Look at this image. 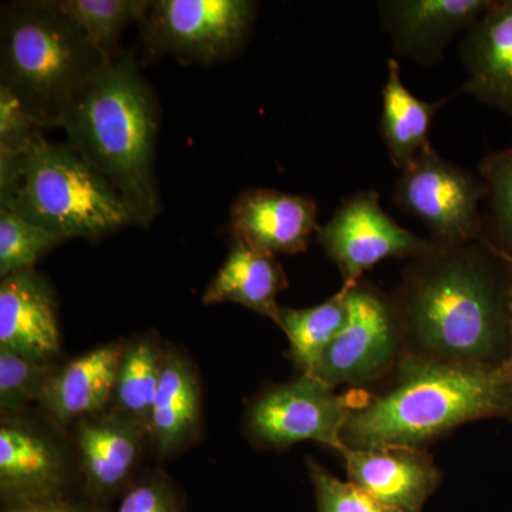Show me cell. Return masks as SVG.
Segmentation results:
<instances>
[{"label":"cell","mask_w":512,"mask_h":512,"mask_svg":"<svg viewBox=\"0 0 512 512\" xmlns=\"http://www.w3.org/2000/svg\"><path fill=\"white\" fill-rule=\"evenodd\" d=\"M512 261L488 241L410 259L390 293L404 353L470 367L510 359Z\"/></svg>","instance_id":"1"},{"label":"cell","mask_w":512,"mask_h":512,"mask_svg":"<svg viewBox=\"0 0 512 512\" xmlns=\"http://www.w3.org/2000/svg\"><path fill=\"white\" fill-rule=\"evenodd\" d=\"M491 417L512 420L505 366H458L403 355L392 384L349 413L342 440L350 450L423 448L463 424Z\"/></svg>","instance_id":"2"},{"label":"cell","mask_w":512,"mask_h":512,"mask_svg":"<svg viewBox=\"0 0 512 512\" xmlns=\"http://www.w3.org/2000/svg\"><path fill=\"white\" fill-rule=\"evenodd\" d=\"M59 127L67 144L113 185L134 224L150 225L160 212L158 106L133 57H111L70 101Z\"/></svg>","instance_id":"3"},{"label":"cell","mask_w":512,"mask_h":512,"mask_svg":"<svg viewBox=\"0 0 512 512\" xmlns=\"http://www.w3.org/2000/svg\"><path fill=\"white\" fill-rule=\"evenodd\" d=\"M0 204L69 241L134 224L113 185L69 144L37 134L23 153L0 154Z\"/></svg>","instance_id":"4"},{"label":"cell","mask_w":512,"mask_h":512,"mask_svg":"<svg viewBox=\"0 0 512 512\" xmlns=\"http://www.w3.org/2000/svg\"><path fill=\"white\" fill-rule=\"evenodd\" d=\"M109 62L76 25L45 0L3 8L0 87L37 127H59L84 84Z\"/></svg>","instance_id":"5"},{"label":"cell","mask_w":512,"mask_h":512,"mask_svg":"<svg viewBox=\"0 0 512 512\" xmlns=\"http://www.w3.org/2000/svg\"><path fill=\"white\" fill-rule=\"evenodd\" d=\"M365 390L339 394L312 375L271 384L252 397L244 414V430L259 450L285 451L313 441L339 453L349 413L367 399Z\"/></svg>","instance_id":"6"},{"label":"cell","mask_w":512,"mask_h":512,"mask_svg":"<svg viewBox=\"0 0 512 512\" xmlns=\"http://www.w3.org/2000/svg\"><path fill=\"white\" fill-rule=\"evenodd\" d=\"M488 188L481 177L448 163L433 147H427L396 181L393 204L419 218L439 247H457L487 241L481 201Z\"/></svg>","instance_id":"7"},{"label":"cell","mask_w":512,"mask_h":512,"mask_svg":"<svg viewBox=\"0 0 512 512\" xmlns=\"http://www.w3.org/2000/svg\"><path fill=\"white\" fill-rule=\"evenodd\" d=\"M258 8L252 0H156L141 22L144 40L151 55L225 62L247 43Z\"/></svg>","instance_id":"8"},{"label":"cell","mask_w":512,"mask_h":512,"mask_svg":"<svg viewBox=\"0 0 512 512\" xmlns=\"http://www.w3.org/2000/svg\"><path fill=\"white\" fill-rule=\"evenodd\" d=\"M349 316L312 376L332 387H363L393 375L404 353L392 298L360 279L349 286Z\"/></svg>","instance_id":"9"},{"label":"cell","mask_w":512,"mask_h":512,"mask_svg":"<svg viewBox=\"0 0 512 512\" xmlns=\"http://www.w3.org/2000/svg\"><path fill=\"white\" fill-rule=\"evenodd\" d=\"M63 430L29 413L2 417L0 495L3 504L49 500L69 495L74 468L72 441Z\"/></svg>","instance_id":"10"},{"label":"cell","mask_w":512,"mask_h":512,"mask_svg":"<svg viewBox=\"0 0 512 512\" xmlns=\"http://www.w3.org/2000/svg\"><path fill=\"white\" fill-rule=\"evenodd\" d=\"M318 241L338 265L343 285H355L365 272L386 259H413L436 248L400 227L383 210L376 191H360L345 198L333 217L319 225Z\"/></svg>","instance_id":"11"},{"label":"cell","mask_w":512,"mask_h":512,"mask_svg":"<svg viewBox=\"0 0 512 512\" xmlns=\"http://www.w3.org/2000/svg\"><path fill=\"white\" fill-rule=\"evenodd\" d=\"M72 427L82 498L106 512L107 505L136 480L146 448L151 447L150 434L136 421L109 410Z\"/></svg>","instance_id":"12"},{"label":"cell","mask_w":512,"mask_h":512,"mask_svg":"<svg viewBox=\"0 0 512 512\" xmlns=\"http://www.w3.org/2000/svg\"><path fill=\"white\" fill-rule=\"evenodd\" d=\"M493 0H383L377 2L382 29L394 55L421 66L444 60L447 46L487 12Z\"/></svg>","instance_id":"13"},{"label":"cell","mask_w":512,"mask_h":512,"mask_svg":"<svg viewBox=\"0 0 512 512\" xmlns=\"http://www.w3.org/2000/svg\"><path fill=\"white\" fill-rule=\"evenodd\" d=\"M348 481L397 512H423L443 474L423 448L386 447L339 451Z\"/></svg>","instance_id":"14"},{"label":"cell","mask_w":512,"mask_h":512,"mask_svg":"<svg viewBox=\"0 0 512 512\" xmlns=\"http://www.w3.org/2000/svg\"><path fill=\"white\" fill-rule=\"evenodd\" d=\"M231 228L232 237L266 255L301 254L318 234V205L302 195L252 188L232 204Z\"/></svg>","instance_id":"15"},{"label":"cell","mask_w":512,"mask_h":512,"mask_svg":"<svg viewBox=\"0 0 512 512\" xmlns=\"http://www.w3.org/2000/svg\"><path fill=\"white\" fill-rule=\"evenodd\" d=\"M0 349L40 362H59L62 335L55 293L36 269L0 282Z\"/></svg>","instance_id":"16"},{"label":"cell","mask_w":512,"mask_h":512,"mask_svg":"<svg viewBox=\"0 0 512 512\" xmlns=\"http://www.w3.org/2000/svg\"><path fill=\"white\" fill-rule=\"evenodd\" d=\"M126 339L94 348L59 363L50 376L39 406L42 416L60 429L109 410Z\"/></svg>","instance_id":"17"},{"label":"cell","mask_w":512,"mask_h":512,"mask_svg":"<svg viewBox=\"0 0 512 512\" xmlns=\"http://www.w3.org/2000/svg\"><path fill=\"white\" fill-rule=\"evenodd\" d=\"M460 92L512 116V0H493L460 43Z\"/></svg>","instance_id":"18"},{"label":"cell","mask_w":512,"mask_h":512,"mask_svg":"<svg viewBox=\"0 0 512 512\" xmlns=\"http://www.w3.org/2000/svg\"><path fill=\"white\" fill-rule=\"evenodd\" d=\"M201 431L200 375L183 350L168 345L163 375L151 412V448L160 460L173 458L197 443Z\"/></svg>","instance_id":"19"},{"label":"cell","mask_w":512,"mask_h":512,"mask_svg":"<svg viewBox=\"0 0 512 512\" xmlns=\"http://www.w3.org/2000/svg\"><path fill=\"white\" fill-rule=\"evenodd\" d=\"M288 285L284 268L275 256L232 237L227 259L205 289L202 303H238L276 323L281 312L276 299Z\"/></svg>","instance_id":"20"},{"label":"cell","mask_w":512,"mask_h":512,"mask_svg":"<svg viewBox=\"0 0 512 512\" xmlns=\"http://www.w3.org/2000/svg\"><path fill=\"white\" fill-rule=\"evenodd\" d=\"M424 101L414 96L402 80L397 60L387 59L386 82L382 89L380 133L394 167L403 171L430 147V131L437 113L450 101Z\"/></svg>","instance_id":"21"},{"label":"cell","mask_w":512,"mask_h":512,"mask_svg":"<svg viewBox=\"0 0 512 512\" xmlns=\"http://www.w3.org/2000/svg\"><path fill=\"white\" fill-rule=\"evenodd\" d=\"M167 349L168 343L161 340L156 330L134 336L124 343L117 370L109 412L136 421L148 434Z\"/></svg>","instance_id":"22"},{"label":"cell","mask_w":512,"mask_h":512,"mask_svg":"<svg viewBox=\"0 0 512 512\" xmlns=\"http://www.w3.org/2000/svg\"><path fill=\"white\" fill-rule=\"evenodd\" d=\"M348 291L342 285L328 301L312 308H281L279 326L288 338L289 355L301 375H312L349 316Z\"/></svg>","instance_id":"23"},{"label":"cell","mask_w":512,"mask_h":512,"mask_svg":"<svg viewBox=\"0 0 512 512\" xmlns=\"http://www.w3.org/2000/svg\"><path fill=\"white\" fill-rule=\"evenodd\" d=\"M49 8L72 20L92 45L106 57L116 56L121 32L130 23L143 22L146 0H45Z\"/></svg>","instance_id":"24"},{"label":"cell","mask_w":512,"mask_h":512,"mask_svg":"<svg viewBox=\"0 0 512 512\" xmlns=\"http://www.w3.org/2000/svg\"><path fill=\"white\" fill-rule=\"evenodd\" d=\"M60 362H40L0 349V413L2 417L28 413L39 403L50 376Z\"/></svg>","instance_id":"25"},{"label":"cell","mask_w":512,"mask_h":512,"mask_svg":"<svg viewBox=\"0 0 512 512\" xmlns=\"http://www.w3.org/2000/svg\"><path fill=\"white\" fill-rule=\"evenodd\" d=\"M478 171L487 185L491 208L485 237L512 261V146L485 157Z\"/></svg>","instance_id":"26"},{"label":"cell","mask_w":512,"mask_h":512,"mask_svg":"<svg viewBox=\"0 0 512 512\" xmlns=\"http://www.w3.org/2000/svg\"><path fill=\"white\" fill-rule=\"evenodd\" d=\"M64 239L15 212L0 208V276L35 269L36 262Z\"/></svg>","instance_id":"27"},{"label":"cell","mask_w":512,"mask_h":512,"mask_svg":"<svg viewBox=\"0 0 512 512\" xmlns=\"http://www.w3.org/2000/svg\"><path fill=\"white\" fill-rule=\"evenodd\" d=\"M306 467L315 490L316 512H397L377 503L350 481L333 476L315 458H306Z\"/></svg>","instance_id":"28"},{"label":"cell","mask_w":512,"mask_h":512,"mask_svg":"<svg viewBox=\"0 0 512 512\" xmlns=\"http://www.w3.org/2000/svg\"><path fill=\"white\" fill-rule=\"evenodd\" d=\"M184 501L173 481L160 471L136 478L116 512H183Z\"/></svg>","instance_id":"29"},{"label":"cell","mask_w":512,"mask_h":512,"mask_svg":"<svg viewBox=\"0 0 512 512\" xmlns=\"http://www.w3.org/2000/svg\"><path fill=\"white\" fill-rule=\"evenodd\" d=\"M37 126L26 116L16 97L0 87V154L23 153L35 141Z\"/></svg>","instance_id":"30"},{"label":"cell","mask_w":512,"mask_h":512,"mask_svg":"<svg viewBox=\"0 0 512 512\" xmlns=\"http://www.w3.org/2000/svg\"><path fill=\"white\" fill-rule=\"evenodd\" d=\"M2 512H104L93 504L74 500L70 495L49 498V500L23 501V503L3 504Z\"/></svg>","instance_id":"31"},{"label":"cell","mask_w":512,"mask_h":512,"mask_svg":"<svg viewBox=\"0 0 512 512\" xmlns=\"http://www.w3.org/2000/svg\"><path fill=\"white\" fill-rule=\"evenodd\" d=\"M510 315H511V352L510 359L505 363V369H507L508 376H510L511 384H512V278H511V286H510Z\"/></svg>","instance_id":"32"}]
</instances>
